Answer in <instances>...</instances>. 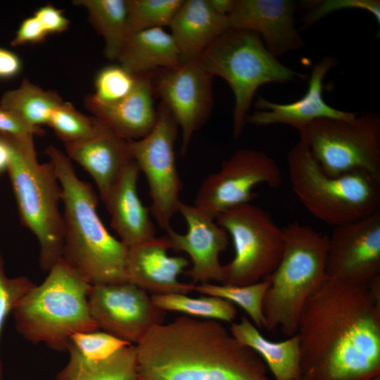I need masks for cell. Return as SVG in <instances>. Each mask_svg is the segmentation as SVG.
Here are the masks:
<instances>
[{"mask_svg": "<svg viewBox=\"0 0 380 380\" xmlns=\"http://www.w3.org/2000/svg\"><path fill=\"white\" fill-rule=\"evenodd\" d=\"M296 334L305 380L380 375V275L356 284L327 278L308 299Z\"/></svg>", "mask_w": 380, "mask_h": 380, "instance_id": "obj_1", "label": "cell"}, {"mask_svg": "<svg viewBox=\"0 0 380 380\" xmlns=\"http://www.w3.org/2000/svg\"><path fill=\"white\" fill-rule=\"evenodd\" d=\"M135 346L139 380H271L260 356L219 321L177 317Z\"/></svg>", "mask_w": 380, "mask_h": 380, "instance_id": "obj_2", "label": "cell"}, {"mask_svg": "<svg viewBox=\"0 0 380 380\" xmlns=\"http://www.w3.org/2000/svg\"><path fill=\"white\" fill-rule=\"evenodd\" d=\"M45 153L62 191L61 258L91 285L129 282L126 267L128 248L113 236L102 222L92 186L77 177L63 151L50 145Z\"/></svg>", "mask_w": 380, "mask_h": 380, "instance_id": "obj_3", "label": "cell"}, {"mask_svg": "<svg viewBox=\"0 0 380 380\" xmlns=\"http://www.w3.org/2000/svg\"><path fill=\"white\" fill-rule=\"evenodd\" d=\"M48 272L14 308L15 328L28 341L68 350L73 334L99 330L88 304L91 284L62 258Z\"/></svg>", "mask_w": 380, "mask_h": 380, "instance_id": "obj_4", "label": "cell"}, {"mask_svg": "<svg viewBox=\"0 0 380 380\" xmlns=\"http://www.w3.org/2000/svg\"><path fill=\"white\" fill-rule=\"evenodd\" d=\"M284 248L275 270L263 279L270 282L263 300L264 327L279 329L290 337L297 333L308 299L328 277V235L311 227L292 222L282 229Z\"/></svg>", "mask_w": 380, "mask_h": 380, "instance_id": "obj_5", "label": "cell"}, {"mask_svg": "<svg viewBox=\"0 0 380 380\" xmlns=\"http://www.w3.org/2000/svg\"><path fill=\"white\" fill-rule=\"evenodd\" d=\"M10 149L8 172L21 223L38 240L39 265L48 272L62 257L63 219L59 210L62 191L49 161L37 160L32 139L0 132Z\"/></svg>", "mask_w": 380, "mask_h": 380, "instance_id": "obj_6", "label": "cell"}, {"mask_svg": "<svg viewBox=\"0 0 380 380\" xmlns=\"http://www.w3.org/2000/svg\"><path fill=\"white\" fill-rule=\"evenodd\" d=\"M291 189L315 217L334 227L380 210V178L363 170L327 175L309 148L299 141L288 153Z\"/></svg>", "mask_w": 380, "mask_h": 380, "instance_id": "obj_7", "label": "cell"}, {"mask_svg": "<svg viewBox=\"0 0 380 380\" xmlns=\"http://www.w3.org/2000/svg\"><path fill=\"white\" fill-rule=\"evenodd\" d=\"M195 62L213 77L223 78L232 89L235 139L243 132L252 100L261 85L306 76L279 62L258 34L243 29H228Z\"/></svg>", "mask_w": 380, "mask_h": 380, "instance_id": "obj_8", "label": "cell"}, {"mask_svg": "<svg viewBox=\"0 0 380 380\" xmlns=\"http://www.w3.org/2000/svg\"><path fill=\"white\" fill-rule=\"evenodd\" d=\"M300 141L330 177L363 170L380 178V115L350 120L323 118L299 131Z\"/></svg>", "mask_w": 380, "mask_h": 380, "instance_id": "obj_9", "label": "cell"}, {"mask_svg": "<svg viewBox=\"0 0 380 380\" xmlns=\"http://www.w3.org/2000/svg\"><path fill=\"white\" fill-rule=\"evenodd\" d=\"M215 220L231 237L234 249L232 261L223 265L222 284H252L275 270L283 253V232L267 212L247 203Z\"/></svg>", "mask_w": 380, "mask_h": 380, "instance_id": "obj_10", "label": "cell"}, {"mask_svg": "<svg viewBox=\"0 0 380 380\" xmlns=\"http://www.w3.org/2000/svg\"><path fill=\"white\" fill-rule=\"evenodd\" d=\"M178 125L162 101L151 132L138 140H129L132 156L145 175L152 201L151 213L158 226L167 230L178 212L182 189L175 160V141Z\"/></svg>", "mask_w": 380, "mask_h": 380, "instance_id": "obj_11", "label": "cell"}, {"mask_svg": "<svg viewBox=\"0 0 380 380\" xmlns=\"http://www.w3.org/2000/svg\"><path fill=\"white\" fill-rule=\"evenodd\" d=\"M281 182V171L273 158L258 150L240 149L205 179L194 205L215 220L226 211L251 203L258 196L253 191L256 185L275 188Z\"/></svg>", "mask_w": 380, "mask_h": 380, "instance_id": "obj_12", "label": "cell"}, {"mask_svg": "<svg viewBox=\"0 0 380 380\" xmlns=\"http://www.w3.org/2000/svg\"><path fill=\"white\" fill-rule=\"evenodd\" d=\"M88 304L99 329L131 345L138 344L165 317L148 292L131 282L91 285Z\"/></svg>", "mask_w": 380, "mask_h": 380, "instance_id": "obj_13", "label": "cell"}, {"mask_svg": "<svg viewBox=\"0 0 380 380\" xmlns=\"http://www.w3.org/2000/svg\"><path fill=\"white\" fill-rule=\"evenodd\" d=\"M326 271L329 278L356 284L380 275V210L334 227L328 236Z\"/></svg>", "mask_w": 380, "mask_h": 380, "instance_id": "obj_14", "label": "cell"}, {"mask_svg": "<svg viewBox=\"0 0 380 380\" xmlns=\"http://www.w3.org/2000/svg\"><path fill=\"white\" fill-rule=\"evenodd\" d=\"M213 79V76L196 62L182 63L164 70L158 77L156 91L182 131V156L193 134L205 122L210 113Z\"/></svg>", "mask_w": 380, "mask_h": 380, "instance_id": "obj_15", "label": "cell"}, {"mask_svg": "<svg viewBox=\"0 0 380 380\" xmlns=\"http://www.w3.org/2000/svg\"><path fill=\"white\" fill-rule=\"evenodd\" d=\"M178 212L186 222L187 232L180 234L172 227L165 230L170 249L184 252L189 256L192 266L187 275L194 283L221 284L223 265L220 254L228 246V233L215 219L194 205L181 202Z\"/></svg>", "mask_w": 380, "mask_h": 380, "instance_id": "obj_16", "label": "cell"}, {"mask_svg": "<svg viewBox=\"0 0 380 380\" xmlns=\"http://www.w3.org/2000/svg\"><path fill=\"white\" fill-rule=\"evenodd\" d=\"M337 63L338 59L331 56H326L317 63L312 69L307 91L295 101L277 103L259 96L255 103L257 110L247 115L246 123L255 126L282 124L299 132L319 119L350 120L355 118L357 113L335 108L324 99V77Z\"/></svg>", "mask_w": 380, "mask_h": 380, "instance_id": "obj_17", "label": "cell"}, {"mask_svg": "<svg viewBox=\"0 0 380 380\" xmlns=\"http://www.w3.org/2000/svg\"><path fill=\"white\" fill-rule=\"evenodd\" d=\"M295 10L291 0H236L228 15L229 27L256 32L272 54L281 56L303 46Z\"/></svg>", "mask_w": 380, "mask_h": 380, "instance_id": "obj_18", "label": "cell"}, {"mask_svg": "<svg viewBox=\"0 0 380 380\" xmlns=\"http://www.w3.org/2000/svg\"><path fill=\"white\" fill-rule=\"evenodd\" d=\"M169 249L166 236L128 248L126 267L129 282L152 295L194 291V284L178 279L189 261L183 256L169 255Z\"/></svg>", "mask_w": 380, "mask_h": 380, "instance_id": "obj_19", "label": "cell"}, {"mask_svg": "<svg viewBox=\"0 0 380 380\" xmlns=\"http://www.w3.org/2000/svg\"><path fill=\"white\" fill-rule=\"evenodd\" d=\"M153 93L149 75L139 77L127 96L116 102L100 103L89 95L84 104L92 116L118 136L127 140H138L148 135L156 123Z\"/></svg>", "mask_w": 380, "mask_h": 380, "instance_id": "obj_20", "label": "cell"}, {"mask_svg": "<svg viewBox=\"0 0 380 380\" xmlns=\"http://www.w3.org/2000/svg\"><path fill=\"white\" fill-rule=\"evenodd\" d=\"M139 173L140 170L133 160L103 201L110 215L113 229L127 248L156 237L149 209L142 203L138 195Z\"/></svg>", "mask_w": 380, "mask_h": 380, "instance_id": "obj_21", "label": "cell"}, {"mask_svg": "<svg viewBox=\"0 0 380 380\" xmlns=\"http://www.w3.org/2000/svg\"><path fill=\"white\" fill-rule=\"evenodd\" d=\"M66 155L93 178L103 201L125 167L134 159L129 140L108 127L82 141L64 144Z\"/></svg>", "mask_w": 380, "mask_h": 380, "instance_id": "obj_22", "label": "cell"}, {"mask_svg": "<svg viewBox=\"0 0 380 380\" xmlns=\"http://www.w3.org/2000/svg\"><path fill=\"white\" fill-rule=\"evenodd\" d=\"M182 63L195 62L229 27L208 0H184L170 26Z\"/></svg>", "mask_w": 380, "mask_h": 380, "instance_id": "obj_23", "label": "cell"}, {"mask_svg": "<svg viewBox=\"0 0 380 380\" xmlns=\"http://www.w3.org/2000/svg\"><path fill=\"white\" fill-rule=\"evenodd\" d=\"M116 60L137 77L148 76L156 70H167L182 63L172 37L162 27L129 34Z\"/></svg>", "mask_w": 380, "mask_h": 380, "instance_id": "obj_24", "label": "cell"}, {"mask_svg": "<svg viewBox=\"0 0 380 380\" xmlns=\"http://www.w3.org/2000/svg\"><path fill=\"white\" fill-rule=\"evenodd\" d=\"M229 331L239 343L260 356L274 380L301 378L300 341L297 334L282 341H272L246 316H242L238 322H232Z\"/></svg>", "mask_w": 380, "mask_h": 380, "instance_id": "obj_25", "label": "cell"}, {"mask_svg": "<svg viewBox=\"0 0 380 380\" xmlns=\"http://www.w3.org/2000/svg\"><path fill=\"white\" fill-rule=\"evenodd\" d=\"M68 351L69 360L56 380H139L135 345H128L99 362L83 357L70 343Z\"/></svg>", "mask_w": 380, "mask_h": 380, "instance_id": "obj_26", "label": "cell"}, {"mask_svg": "<svg viewBox=\"0 0 380 380\" xmlns=\"http://www.w3.org/2000/svg\"><path fill=\"white\" fill-rule=\"evenodd\" d=\"M84 7L92 26L105 42L104 54L116 60L127 37V0H76Z\"/></svg>", "mask_w": 380, "mask_h": 380, "instance_id": "obj_27", "label": "cell"}, {"mask_svg": "<svg viewBox=\"0 0 380 380\" xmlns=\"http://www.w3.org/2000/svg\"><path fill=\"white\" fill-rule=\"evenodd\" d=\"M55 91H45L24 78L20 85L4 92L0 108L9 110L30 126L48 125L53 110L63 102Z\"/></svg>", "mask_w": 380, "mask_h": 380, "instance_id": "obj_28", "label": "cell"}, {"mask_svg": "<svg viewBox=\"0 0 380 380\" xmlns=\"http://www.w3.org/2000/svg\"><path fill=\"white\" fill-rule=\"evenodd\" d=\"M153 303L164 311L177 312L186 316L233 322L237 316L236 306L224 298L203 295L198 298L184 293L151 296Z\"/></svg>", "mask_w": 380, "mask_h": 380, "instance_id": "obj_29", "label": "cell"}, {"mask_svg": "<svg viewBox=\"0 0 380 380\" xmlns=\"http://www.w3.org/2000/svg\"><path fill=\"white\" fill-rule=\"evenodd\" d=\"M269 286L270 282L266 279L246 286L204 283L195 284L194 291L220 297L239 306L258 328H262L265 324L263 300Z\"/></svg>", "mask_w": 380, "mask_h": 380, "instance_id": "obj_30", "label": "cell"}, {"mask_svg": "<svg viewBox=\"0 0 380 380\" xmlns=\"http://www.w3.org/2000/svg\"><path fill=\"white\" fill-rule=\"evenodd\" d=\"M48 125L64 144L91 137L106 127L95 117L87 116L64 101L53 110Z\"/></svg>", "mask_w": 380, "mask_h": 380, "instance_id": "obj_31", "label": "cell"}, {"mask_svg": "<svg viewBox=\"0 0 380 380\" xmlns=\"http://www.w3.org/2000/svg\"><path fill=\"white\" fill-rule=\"evenodd\" d=\"M183 1L127 0L128 35L147 29L169 27Z\"/></svg>", "mask_w": 380, "mask_h": 380, "instance_id": "obj_32", "label": "cell"}, {"mask_svg": "<svg viewBox=\"0 0 380 380\" xmlns=\"http://www.w3.org/2000/svg\"><path fill=\"white\" fill-rule=\"evenodd\" d=\"M139 77L120 64L105 66L96 75L95 91L89 96L100 103L116 102L127 96L134 89Z\"/></svg>", "mask_w": 380, "mask_h": 380, "instance_id": "obj_33", "label": "cell"}, {"mask_svg": "<svg viewBox=\"0 0 380 380\" xmlns=\"http://www.w3.org/2000/svg\"><path fill=\"white\" fill-rule=\"evenodd\" d=\"M70 343L85 359L99 362L111 357L131 345L103 331L77 332L70 336Z\"/></svg>", "mask_w": 380, "mask_h": 380, "instance_id": "obj_34", "label": "cell"}, {"mask_svg": "<svg viewBox=\"0 0 380 380\" xmlns=\"http://www.w3.org/2000/svg\"><path fill=\"white\" fill-rule=\"evenodd\" d=\"M34 284L27 277L19 276L14 278L6 277L4 260L0 251V339L5 322L20 298ZM3 376V366L0 357V380Z\"/></svg>", "mask_w": 380, "mask_h": 380, "instance_id": "obj_35", "label": "cell"}, {"mask_svg": "<svg viewBox=\"0 0 380 380\" xmlns=\"http://www.w3.org/2000/svg\"><path fill=\"white\" fill-rule=\"evenodd\" d=\"M346 8H358L369 12L380 24L379 0H325L317 2L305 15L302 19V27L307 29L328 14Z\"/></svg>", "mask_w": 380, "mask_h": 380, "instance_id": "obj_36", "label": "cell"}, {"mask_svg": "<svg viewBox=\"0 0 380 380\" xmlns=\"http://www.w3.org/2000/svg\"><path fill=\"white\" fill-rule=\"evenodd\" d=\"M0 132L20 139H32L34 135H42L41 127H32L9 110L0 108Z\"/></svg>", "mask_w": 380, "mask_h": 380, "instance_id": "obj_37", "label": "cell"}, {"mask_svg": "<svg viewBox=\"0 0 380 380\" xmlns=\"http://www.w3.org/2000/svg\"><path fill=\"white\" fill-rule=\"evenodd\" d=\"M49 34L65 31L70 25L69 20L63 11L51 4L38 8L33 15Z\"/></svg>", "mask_w": 380, "mask_h": 380, "instance_id": "obj_38", "label": "cell"}, {"mask_svg": "<svg viewBox=\"0 0 380 380\" xmlns=\"http://www.w3.org/2000/svg\"><path fill=\"white\" fill-rule=\"evenodd\" d=\"M48 34L34 16L24 19L20 24L11 44L13 46L43 42Z\"/></svg>", "mask_w": 380, "mask_h": 380, "instance_id": "obj_39", "label": "cell"}, {"mask_svg": "<svg viewBox=\"0 0 380 380\" xmlns=\"http://www.w3.org/2000/svg\"><path fill=\"white\" fill-rule=\"evenodd\" d=\"M23 69L21 58L15 52L0 47V80L17 77Z\"/></svg>", "mask_w": 380, "mask_h": 380, "instance_id": "obj_40", "label": "cell"}, {"mask_svg": "<svg viewBox=\"0 0 380 380\" xmlns=\"http://www.w3.org/2000/svg\"><path fill=\"white\" fill-rule=\"evenodd\" d=\"M208 2L216 13L228 16L235 5L236 0H208Z\"/></svg>", "mask_w": 380, "mask_h": 380, "instance_id": "obj_41", "label": "cell"}, {"mask_svg": "<svg viewBox=\"0 0 380 380\" xmlns=\"http://www.w3.org/2000/svg\"><path fill=\"white\" fill-rule=\"evenodd\" d=\"M10 160V149L4 139L0 136V174L7 171Z\"/></svg>", "mask_w": 380, "mask_h": 380, "instance_id": "obj_42", "label": "cell"}, {"mask_svg": "<svg viewBox=\"0 0 380 380\" xmlns=\"http://www.w3.org/2000/svg\"><path fill=\"white\" fill-rule=\"evenodd\" d=\"M368 380H380V375L379 376H374L373 378H371Z\"/></svg>", "mask_w": 380, "mask_h": 380, "instance_id": "obj_43", "label": "cell"}, {"mask_svg": "<svg viewBox=\"0 0 380 380\" xmlns=\"http://www.w3.org/2000/svg\"><path fill=\"white\" fill-rule=\"evenodd\" d=\"M299 380H305V379L301 377Z\"/></svg>", "mask_w": 380, "mask_h": 380, "instance_id": "obj_44", "label": "cell"}]
</instances>
